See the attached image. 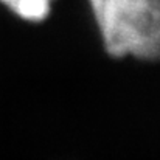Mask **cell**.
<instances>
[{"mask_svg": "<svg viewBox=\"0 0 160 160\" xmlns=\"http://www.w3.org/2000/svg\"><path fill=\"white\" fill-rule=\"evenodd\" d=\"M103 45L113 58L154 61L160 48L159 0H89Z\"/></svg>", "mask_w": 160, "mask_h": 160, "instance_id": "obj_1", "label": "cell"}, {"mask_svg": "<svg viewBox=\"0 0 160 160\" xmlns=\"http://www.w3.org/2000/svg\"><path fill=\"white\" fill-rule=\"evenodd\" d=\"M17 17L28 22L44 20L52 9L53 0H0Z\"/></svg>", "mask_w": 160, "mask_h": 160, "instance_id": "obj_2", "label": "cell"}]
</instances>
